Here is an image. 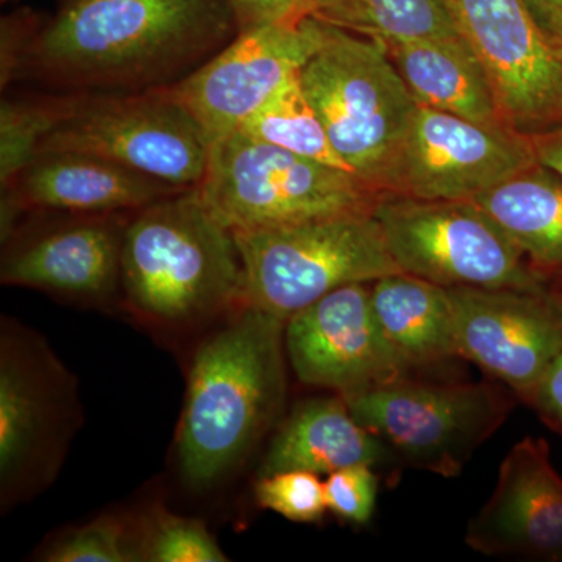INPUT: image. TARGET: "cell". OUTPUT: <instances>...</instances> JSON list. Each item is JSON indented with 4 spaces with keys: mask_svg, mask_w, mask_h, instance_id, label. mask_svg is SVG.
Masks as SVG:
<instances>
[{
    "mask_svg": "<svg viewBox=\"0 0 562 562\" xmlns=\"http://www.w3.org/2000/svg\"><path fill=\"white\" fill-rule=\"evenodd\" d=\"M236 35L231 0H68L33 29L16 80L88 94L160 90Z\"/></svg>",
    "mask_w": 562,
    "mask_h": 562,
    "instance_id": "cell-1",
    "label": "cell"
},
{
    "mask_svg": "<svg viewBox=\"0 0 562 562\" xmlns=\"http://www.w3.org/2000/svg\"><path fill=\"white\" fill-rule=\"evenodd\" d=\"M284 324L244 303L195 350L177 435L179 469L191 486L221 482L280 419Z\"/></svg>",
    "mask_w": 562,
    "mask_h": 562,
    "instance_id": "cell-2",
    "label": "cell"
},
{
    "mask_svg": "<svg viewBox=\"0 0 562 562\" xmlns=\"http://www.w3.org/2000/svg\"><path fill=\"white\" fill-rule=\"evenodd\" d=\"M121 294L140 321L169 330L228 316L246 303L235 233L211 213L198 188L131 214Z\"/></svg>",
    "mask_w": 562,
    "mask_h": 562,
    "instance_id": "cell-3",
    "label": "cell"
},
{
    "mask_svg": "<svg viewBox=\"0 0 562 562\" xmlns=\"http://www.w3.org/2000/svg\"><path fill=\"white\" fill-rule=\"evenodd\" d=\"M301 80L336 154L358 179L382 190L417 109L387 44L325 21L324 43Z\"/></svg>",
    "mask_w": 562,
    "mask_h": 562,
    "instance_id": "cell-4",
    "label": "cell"
},
{
    "mask_svg": "<svg viewBox=\"0 0 562 562\" xmlns=\"http://www.w3.org/2000/svg\"><path fill=\"white\" fill-rule=\"evenodd\" d=\"M232 232L372 213L375 190L351 172L232 133L210 147L198 187Z\"/></svg>",
    "mask_w": 562,
    "mask_h": 562,
    "instance_id": "cell-5",
    "label": "cell"
},
{
    "mask_svg": "<svg viewBox=\"0 0 562 562\" xmlns=\"http://www.w3.org/2000/svg\"><path fill=\"white\" fill-rule=\"evenodd\" d=\"M233 233L246 303L284 322L346 284L402 272L372 213Z\"/></svg>",
    "mask_w": 562,
    "mask_h": 562,
    "instance_id": "cell-6",
    "label": "cell"
},
{
    "mask_svg": "<svg viewBox=\"0 0 562 562\" xmlns=\"http://www.w3.org/2000/svg\"><path fill=\"white\" fill-rule=\"evenodd\" d=\"M516 395L498 382L427 383L412 376L344 395L362 427L416 471L457 479L508 420Z\"/></svg>",
    "mask_w": 562,
    "mask_h": 562,
    "instance_id": "cell-7",
    "label": "cell"
},
{
    "mask_svg": "<svg viewBox=\"0 0 562 562\" xmlns=\"http://www.w3.org/2000/svg\"><path fill=\"white\" fill-rule=\"evenodd\" d=\"M372 214L402 272L443 288L546 291L541 273L475 202L387 192Z\"/></svg>",
    "mask_w": 562,
    "mask_h": 562,
    "instance_id": "cell-8",
    "label": "cell"
},
{
    "mask_svg": "<svg viewBox=\"0 0 562 562\" xmlns=\"http://www.w3.org/2000/svg\"><path fill=\"white\" fill-rule=\"evenodd\" d=\"M76 382L41 336L13 321L0 333L2 506L54 480L79 422Z\"/></svg>",
    "mask_w": 562,
    "mask_h": 562,
    "instance_id": "cell-9",
    "label": "cell"
},
{
    "mask_svg": "<svg viewBox=\"0 0 562 562\" xmlns=\"http://www.w3.org/2000/svg\"><path fill=\"white\" fill-rule=\"evenodd\" d=\"M43 151L92 155L183 190L201 184L210 157L201 128L168 88L120 94L74 92L68 113L36 155Z\"/></svg>",
    "mask_w": 562,
    "mask_h": 562,
    "instance_id": "cell-10",
    "label": "cell"
},
{
    "mask_svg": "<svg viewBox=\"0 0 562 562\" xmlns=\"http://www.w3.org/2000/svg\"><path fill=\"white\" fill-rule=\"evenodd\" d=\"M325 21L314 14L238 32L190 76L168 87L209 146L227 138L316 54Z\"/></svg>",
    "mask_w": 562,
    "mask_h": 562,
    "instance_id": "cell-11",
    "label": "cell"
},
{
    "mask_svg": "<svg viewBox=\"0 0 562 562\" xmlns=\"http://www.w3.org/2000/svg\"><path fill=\"white\" fill-rule=\"evenodd\" d=\"M458 33L490 74L503 121L528 133L562 120V49L525 0H443Z\"/></svg>",
    "mask_w": 562,
    "mask_h": 562,
    "instance_id": "cell-12",
    "label": "cell"
},
{
    "mask_svg": "<svg viewBox=\"0 0 562 562\" xmlns=\"http://www.w3.org/2000/svg\"><path fill=\"white\" fill-rule=\"evenodd\" d=\"M535 165L519 133L419 105L383 188L427 201H473Z\"/></svg>",
    "mask_w": 562,
    "mask_h": 562,
    "instance_id": "cell-13",
    "label": "cell"
},
{
    "mask_svg": "<svg viewBox=\"0 0 562 562\" xmlns=\"http://www.w3.org/2000/svg\"><path fill=\"white\" fill-rule=\"evenodd\" d=\"M284 350L303 384L342 397L412 376L380 328L371 283L346 284L292 314Z\"/></svg>",
    "mask_w": 562,
    "mask_h": 562,
    "instance_id": "cell-14",
    "label": "cell"
},
{
    "mask_svg": "<svg viewBox=\"0 0 562 562\" xmlns=\"http://www.w3.org/2000/svg\"><path fill=\"white\" fill-rule=\"evenodd\" d=\"M458 350L519 401L562 350V314L547 291L447 288Z\"/></svg>",
    "mask_w": 562,
    "mask_h": 562,
    "instance_id": "cell-15",
    "label": "cell"
},
{
    "mask_svg": "<svg viewBox=\"0 0 562 562\" xmlns=\"http://www.w3.org/2000/svg\"><path fill=\"white\" fill-rule=\"evenodd\" d=\"M465 543L484 557L562 561V476L546 439L525 436L506 453Z\"/></svg>",
    "mask_w": 562,
    "mask_h": 562,
    "instance_id": "cell-16",
    "label": "cell"
},
{
    "mask_svg": "<svg viewBox=\"0 0 562 562\" xmlns=\"http://www.w3.org/2000/svg\"><path fill=\"white\" fill-rule=\"evenodd\" d=\"M183 188L79 151H43L2 190V239L24 211L132 214Z\"/></svg>",
    "mask_w": 562,
    "mask_h": 562,
    "instance_id": "cell-17",
    "label": "cell"
},
{
    "mask_svg": "<svg viewBox=\"0 0 562 562\" xmlns=\"http://www.w3.org/2000/svg\"><path fill=\"white\" fill-rule=\"evenodd\" d=\"M131 214H80L35 233L3 255L0 279L85 302L121 292V251Z\"/></svg>",
    "mask_w": 562,
    "mask_h": 562,
    "instance_id": "cell-18",
    "label": "cell"
},
{
    "mask_svg": "<svg viewBox=\"0 0 562 562\" xmlns=\"http://www.w3.org/2000/svg\"><path fill=\"white\" fill-rule=\"evenodd\" d=\"M391 450L355 419L342 395L310 398L281 422L262 460L260 476L281 471L330 475L350 465L386 464Z\"/></svg>",
    "mask_w": 562,
    "mask_h": 562,
    "instance_id": "cell-19",
    "label": "cell"
},
{
    "mask_svg": "<svg viewBox=\"0 0 562 562\" xmlns=\"http://www.w3.org/2000/svg\"><path fill=\"white\" fill-rule=\"evenodd\" d=\"M387 49L419 105L476 124L508 127L498 109L490 74L461 36L392 44Z\"/></svg>",
    "mask_w": 562,
    "mask_h": 562,
    "instance_id": "cell-20",
    "label": "cell"
},
{
    "mask_svg": "<svg viewBox=\"0 0 562 562\" xmlns=\"http://www.w3.org/2000/svg\"><path fill=\"white\" fill-rule=\"evenodd\" d=\"M373 313L409 373L457 360V330L447 288L398 272L371 283Z\"/></svg>",
    "mask_w": 562,
    "mask_h": 562,
    "instance_id": "cell-21",
    "label": "cell"
},
{
    "mask_svg": "<svg viewBox=\"0 0 562 562\" xmlns=\"http://www.w3.org/2000/svg\"><path fill=\"white\" fill-rule=\"evenodd\" d=\"M472 202L512 238L543 280L547 273L562 276L561 181L531 166Z\"/></svg>",
    "mask_w": 562,
    "mask_h": 562,
    "instance_id": "cell-22",
    "label": "cell"
},
{
    "mask_svg": "<svg viewBox=\"0 0 562 562\" xmlns=\"http://www.w3.org/2000/svg\"><path fill=\"white\" fill-rule=\"evenodd\" d=\"M312 14L387 46L460 36L443 0H314Z\"/></svg>",
    "mask_w": 562,
    "mask_h": 562,
    "instance_id": "cell-23",
    "label": "cell"
},
{
    "mask_svg": "<svg viewBox=\"0 0 562 562\" xmlns=\"http://www.w3.org/2000/svg\"><path fill=\"white\" fill-rule=\"evenodd\" d=\"M238 132L310 160L351 172L336 154L324 122L306 98L301 72L292 76L261 109L255 111Z\"/></svg>",
    "mask_w": 562,
    "mask_h": 562,
    "instance_id": "cell-24",
    "label": "cell"
},
{
    "mask_svg": "<svg viewBox=\"0 0 562 562\" xmlns=\"http://www.w3.org/2000/svg\"><path fill=\"white\" fill-rule=\"evenodd\" d=\"M74 92L3 99L0 106V183L9 187L35 158L40 144L65 117Z\"/></svg>",
    "mask_w": 562,
    "mask_h": 562,
    "instance_id": "cell-25",
    "label": "cell"
},
{
    "mask_svg": "<svg viewBox=\"0 0 562 562\" xmlns=\"http://www.w3.org/2000/svg\"><path fill=\"white\" fill-rule=\"evenodd\" d=\"M41 560L47 562H138L139 531L120 516H102L63 532Z\"/></svg>",
    "mask_w": 562,
    "mask_h": 562,
    "instance_id": "cell-26",
    "label": "cell"
},
{
    "mask_svg": "<svg viewBox=\"0 0 562 562\" xmlns=\"http://www.w3.org/2000/svg\"><path fill=\"white\" fill-rule=\"evenodd\" d=\"M140 560L149 562H225L227 554L201 520L155 512L139 531Z\"/></svg>",
    "mask_w": 562,
    "mask_h": 562,
    "instance_id": "cell-27",
    "label": "cell"
},
{
    "mask_svg": "<svg viewBox=\"0 0 562 562\" xmlns=\"http://www.w3.org/2000/svg\"><path fill=\"white\" fill-rule=\"evenodd\" d=\"M255 501L297 524H314L328 512L324 480L308 471H281L260 476L254 487Z\"/></svg>",
    "mask_w": 562,
    "mask_h": 562,
    "instance_id": "cell-28",
    "label": "cell"
},
{
    "mask_svg": "<svg viewBox=\"0 0 562 562\" xmlns=\"http://www.w3.org/2000/svg\"><path fill=\"white\" fill-rule=\"evenodd\" d=\"M372 465H350L324 480L328 512L351 525L371 522L379 497L380 476Z\"/></svg>",
    "mask_w": 562,
    "mask_h": 562,
    "instance_id": "cell-29",
    "label": "cell"
},
{
    "mask_svg": "<svg viewBox=\"0 0 562 562\" xmlns=\"http://www.w3.org/2000/svg\"><path fill=\"white\" fill-rule=\"evenodd\" d=\"M238 32L272 22L297 20L313 11L314 0H231Z\"/></svg>",
    "mask_w": 562,
    "mask_h": 562,
    "instance_id": "cell-30",
    "label": "cell"
},
{
    "mask_svg": "<svg viewBox=\"0 0 562 562\" xmlns=\"http://www.w3.org/2000/svg\"><path fill=\"white\" fill-rule=\"evenodd\" d=\"M524 403L550 430L562 435V350L550 362Z\"/></svg>",
    "mask_w": 562,
    "mask_h": 562,
    "instance_id": "cell-31",
    "label": "cell"
},
{
    "mask_svg": "<svg viewBox=\"0 0 562 562\" xmlns=\"http://www.w3.org/2000/svg\"><path fill=\"white\" fill-rule=\"evenodd\" d=\"M542 32L562 49V0H525Z\"/></svg>",
    "mask_w": 562,
    "mask_h": 562,
    "instance_id": "cell-32",
    "label": "cell"
},
{
    "mask_svg": "<svg viewBox=\"0 0 562 562\" xmlns=\"http://www.w3.org/2000/svg\"><path fill=\"white\" fill-rule=\"evenodd\" d=\"M539 161H541L543 168L549 169L550 172L562 179V144L543 149L539 154Z\"/></svg>",
    "mask_w": 562,
    "mask_h": 562,
    "instance_id": "cell-33",
    "label": "cell"
},
{
    "mask_svg": "<svg viewBox=\"0 0 562 562\" xmlns=\"http://www.w3.org/2000/svg\"><path fill=\"white\" fill-rule=\"evenodd\" d=\"M558 277H560V279H558V283L554 284L553 288L546 286V291L547 294H549V297L552 299L554 306H557V308L560 310L562 314V276Z\"/></svg>",
    "mask_w": 562,
    "mask_h": 562,
    "instance_id": "cell-34",
    "label": "cell"
}]
</instances>
